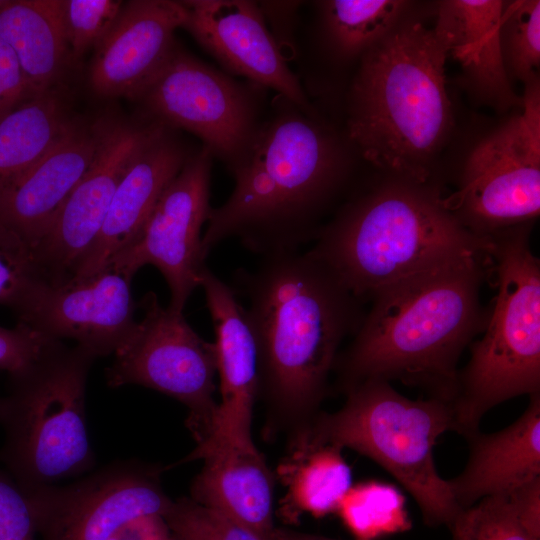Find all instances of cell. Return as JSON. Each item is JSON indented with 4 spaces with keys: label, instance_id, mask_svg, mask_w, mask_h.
Returning <instances> with one entry per match:
<instances>
[{
    "label": "cell",
    "instance_id": "1",
    "mask_svg": "<svg viewBox=\"0 0 540 540\" xmlns=\"http://www.w3.org/2000/svg\"><path fill=\"white\" fill-rule=\"evenodd\" d=\"M345 143L315 112L278 95L249 145L229 168L235 185L212 208L202 251L237 239L262 257L314 241L350 179Z\"/></svg>",
    "mask_w": 540,
    "mask_h": 540
},
{
    "label": "cell",
    "instance_id": "2",
    "mask_svg": "<svg viewBox=\"0 0 540 540\" xmlns=\"http://www.w3.org/2000/svg\"><path fill=\"white\" fill-rule=\"evenodd\" d=\"M488 271V254L464 255L377 291L338 355L340 389L369 379L399 381L452 404L460 357L486 327L481 288Z\"/></svg>",
    "mask_w": 540,
    "mask_h": 540
},
{
    "label": "cell",
    "instance_id": "3",
    "mask_svg": "<svg viewBox=\"0 0 540 540\" xmlns=\"http://www.w3.org/2000/svg\"><path fill=\"white\" fill-rule=\"evenodd\" d=\"M235 280L233 290L247 300L259 394L302 427L327 394L340 346L364 318L363 302L309 251L263 257Z\"/></svg>",
    "mask_w": 540,
    "mask_h": 540
},
{
    "label": "cell",
    "instance_id": "4",
    "mask_svg": "<svg viewBox=\"0 0 540 540\" xmlns=\"http://www.w3.org/2000/svg\"><path fill=\"white\" fill-rule=\"evenodd\" d=\"M448 50L434 28L404 18L360 59L346 137L388 177L428 184L453 124Z\"/></svg>",
    "mask_w": 540,
    "mask_h": 540
},
{
    "label": "cell",
    "instance_id": "5",
    "mask_svg": "<svg viewBox=\"0 0 540 540\" xmlns=\"http://www.w3.org/2000/svg\"><path fill=\"white\" fill-rule=\"evenodd\" d=\"M440 191L388 177L344 203L308 250L361 302L449 259L488 254L491 238L468 231Z\"/></svg>",
    "mask_w": 540,
    "mask_h": 540
},
{
    "label": "cell",
    "instance_id": "6",
    "mask_svg": "<svg viewBox=\"0 0 540 540\" xmlns=\"http://www.w3.org/2000/svg\"><path fill=\"white\" fill-rule=\"evenodd\" d=\"M95 359L80 345L53 340L30 364L8 374L0 396V463L24 492L92 469L85 394Z\"/></svg>",
    "mask_w": 540,
    "mask_h": 540
},
{
    "label": "cell",
    "instance_id": "7",
    "mask_svg": "<svg viewBox=\"0 0 540 540\" xmlns=\"http://www.w3.org/2000/svg\"><path fill=\"white\" fill-rule=\"evenodd\" d=\"M533 223L490 235L489 267L497 293L482 337L459 369L452 402L455 431L479 430L484 415L520 395L540 393V261L533 253Z\"/></svg>",
    "mask_w": 540,
    "mask_h": 540
},
{
    "label": "cell",
    "instance_id": "8",
    "mask_svg": "<svg viewBox=\"0 0 540 540\" xmlns=\"http://www.w3.org/2000/svg\"><path fill=\"white\" fill-rule=\"evenodd\" d=\"M344 392V405L315 415L303 426L306 432L316 441L372 459L409 492L427 525L448 527L461 509L438 473L434 447L443 433L455 431L451 402L410 399L381 379Z\"/></svg>",
    "mask_w": 540,
    "mask_h": 540
},
{
    "label": "cell",
    "instance_id": "9",
    "mask_svg": "<svg viewBox=\"0 0 540 540\" xmlns=\"http://www.w3.org/2000/svg\"><path fill=\"white\" fill-rule=\"evenodd\" d=\"M522 111L479 141L444 207L479 237L534 223L540 213V84L525 83Z\"/></svg>",
    "mask_w": 540,
    "mask_h": 540
},
{
    "label": "cell",
    "instance_id": "10",
    "mask_svg": "<svg viewBox=\"0 0 540 540\" xmlns=\"http://www.w3.org/2000/svg\"><path fill=\"white\" fill-rule=\"evenodd\" d=\"M140 307L143 319L115 352L106 369L107 384L140 385L178 400L188 409L187 427L197 445L202 444L218 408L215 345L202 339L183 313L163 307L154 292L143 296Z\"/></svg>",
    "mask_w": 540,
    "mask_h": 540
},
{
    "label": "cell",
    "instance_id": "11",
    "mask_svg": "<svg viewBox=\"0 0 540 540\" xmlns=\"http://www.w3.org/2000/svg\"><path fill=\"white\" fill-rule=\"evenodd\" d=\"M254 86L236 81L176 43L136 100L145 119L194 134L229 169L261 122Z\"/></svg>",
    "mask_w": 540,
    "mask_h": 540
},
{
    "label": "cell",
    "instance_id": "12",
    "mask_svg": "<svg viewBox=\"0 0 540 540\" xmlns=\"http://www.w3.org/2000/svg\"><path fill=\"white\" fill-rule=\"evenodd\" d=\"M160 470L135 461L104 466L67 485L25 492L39 540H108L127 523L166 514Z\"/></svg>",
    "mask_w": 540,
    "mask_h": 540
},
{
    "label": "cell",
    "instance_id": "13",
    "mask_svg": "<svg viewBox=\"0 0 540 540\" xmlns=\"http://www.w3.org/2000/svg\"><path fill=\"white\" fill-rule=\"evenodd\" d=\"M213 158L204 146L189 157L162 193L140 237L108 265L130 277L145 265L155 266L170 290L168 308L179 313L200 287L206 267L201 230L212 209Z\"/></svg>",
    "mask_w": 540,
    "mask_h": 540
},
{
    "label": "cell",
    "instance_id": "14",
    "mask_svg": "<svg viewBox=\"0 0 540 540\" xmlns=\"http://www.w3.org/2000/svg\"><path fill=\"white\" fill-rule=\"evenodd\" d=\"M163 127L145 118L132 121L111 117L94 161L33 249L47 283L61 284L73 278L101 230L129 163Z\"/></svg>",
    "mask_w": 540,
    "mask_h": 540
},
{
    "label": "cell",
    "instance_id": "15",
    "mask_svg": "<svg viewBox=\"0 0 540 540\" xmlns=\"http://www.w3.org/2000/svg\"><path fill=\"white\" fill-rule=\"evenodd\" d=\"M132 277L107 266L61 284H42L17 315L18 323L54 340L71 339L96 358L115 352L136 326Z\"/></svg>",
    "mask_w": 540,
    "mask_h": 540
},
{
    "label": "cell",
    "instance_id": "16",
    "mask_svg": "<svg viewBox=\"0 0 540 540\" xmlns=\"http://www.w3.org/2000/svg\"><path fill=\"white\" fill-rule=\"evenodd\" d=\"M183 29L224 69L315 112L272 37L257 1L184 0Z\"/></svg>",
    "mask_w": 540,
    "mask_h": 540
},
{
    "label": "cell",
    "instance_id": "17",
    "mask_svg": "<svg viewBox=\"0 0 540 540\" xmlns=\"http://www.w3.org/2000/svg\"><path fill=\"white\" fill-rule=\"evenodd\" d=\"M200 287L215 330L221 399L209 438L197 445L184 461L202 459L212 450L225 446L256 448L251 423L259 395L258 360L244 307L234 290L207 266L201 274Z\"/></svg>",
    "mask_w": 540,
    "mask_h": 540
},
{
    "label": "cell",
    "instance_id": "18",
    "mask_svg": "<svg viewBox=\"0 0 540 540\" xmlns=\"http://www.w3.org/2000/svg\"><path fill=\"white\" fill-rule=\"evenodd\" d=\"M110 120L74 117L46 154L0 194V223L34 249L94 161Z\"/></svg>",
    "mask_w": 540,
    "mask_h": 540
},
{
    "label": "cell",
    "instance_id": "19",
    "mask_svg": "<svg viewBox=\"0 0 540 540\" xmlns=\"http://www.w3.org/2000/svg\"><path fill=\"white\" fill-rule=\"evenodd\" d=\"M182 1L124 2L111 29L96 46L89 85L99 97L136 100L163 66L182 28Z\"/></svg>",
    "mask_w": 540,
    "mask_h": 540
},
{
    "label": "cell",
    "instance_id": "20",
    "mask_svg": "<svg viewBox=\"0 0 540 540\" xmlns=\"http://www.w3.org/2000/svg\"><path fill=\"white\" fill-rule=\"evenodd\" d=\"M193 153L167 127L142 146L122 176L101 230L72 279L97 274L137 241L162 193Z\"/></svg>",
    "mask_w": 540,
    "mask_h": 540
},
{
    "label": "cell",
    "instance_id": "21",
    "mask_svg": "<svg viewBox=\"0 0 540 540\" xmlns=\"http://www.w3.org/2000/svg\"><path fill=\"white\" fill-rule=\"evenodd\" d=\"M529 398L524 412L507 427L465 437L467 462L447 480L461 510L540 477V393Z\"/></svg>",
    "mask_w": 540,
    "mask_h": 540
},
{
    "label": "cell",
    "instance_id": "22",
    "mask_svg": "<svg viewBox=\"0 0 540 540\" xmlns=\"http://www.w3.org/2000/svg\"><path fill=\"white\" fill-rule=\"evenodd\" d=\"M504 1L446 0L439 4L435 32L457 60L475 97L498 110L522 105L504 69L498 30Z\"/></svg>",
    "mask_w": 540,
    "mask_h": 540
},
{
    "label": "cell",
    "instance_id": "23",
    "mask_svg": "<svg viewBox=\"0 0 540 540\" xmlns=\"http://www.w3.org/2000/svg\"><path fill=\"white\" fill-rule=\"evenodd\" d=\"M191 499L244 526L262 540H275L274 479L262 454L225 446L203 458Z\"/></svg>",
    "mask_w": 540,
    "mask_h": 540
},
{
    "label": "cell",
    "instance_id": "24",
    "mask_svg": "<svg viewBox=\"0 0 540 540\" xmlns=\"http://www.w3.org/2000/svg\"><path fill=\"white\" fill-rule=\"evenodd\" d=\"M0 35L15 53L33 95L60 88L72 60L62 0H3Z\"/></svg>",
    "mask_w": 540,
    "mask_h": 540
},
{
    "label": "cell",
    "instance_id": "25",
    "mask_svg": "<svg viewBox=\"0 0 540 540\" xmlns=\"http://www.w3.org/2000/svg\"><path fill=\"white\" fill-rule=\"evenodd\" d=\"M293 447L279 471L287 488L284 509L315 517L336 511L352 486L342 449L314 440L302 427Z\"/></svg>",
    "mask_w": 540,
    "mask_h": 540
},
{
    "label": "cell",
    "instance_id": "26",
    "mask_svg": "<svg viewBox=\"0 0 540 540\" xmlns=\"http://www.w3.org/2000/svg\"><path fill=\"white\" fill-rule=\"evenodd\" d=\"M73 119L60 88L0 115V194L46 154Z\"/></svg>",
    "mask_w": 540,
    "mask_h": 540
},
{
    "label": "cell",
    "instance_id": "27",
    "mask_svg": "<svg viewBox=\"0 0 540 540\" xmlns=\"http://www.w3.org/2000/svg\"><path fill=\"white\" fill-rule=\"evenodd\" d=\"M451 540H540V477L460 510Z\"/></svg>",
    "mask_w": 540,
    "mask_h": 540
},
{
    "label": "cell",
    "instance_id": "28",
    "mask_svg": "<svg viewBox=\"0 0 540 540\" xmlns=\"http://www.w3.org/2000/svg\"><path fill=\"white\" fill-rule=\"evenodd\" d=\"M324 41L334 58L361 57L406 16L409 2L329 0L318 3Z\"/></svg>",
    "mask_w": 540,
    "mask_h": 540
},
{
    "label": "cell",
    "instance_id": "29",
    "mask_svg": "<svg viewBox=\"0 0 540 540\" xmlns=\"http://www.w3.org/2000/svg\"><path fill=\"white\" fill-rule=\"evenodd\" d=\"M336 512L357 540H373L411 527L403 495L378 481L352 485Z\"/></svg>",
    "mask_w": 540,
    "mask_h": 540
},
{
    "label": "cell",
    "instance_id": "30",
    "mask_svg": "<svg viewBox=\"0 0 540 540\" xmlns=\"http://www.w3.org/2000/svg\"><path fill=\"white\" fill-rule=\"evenodd\" d=\"M498 38L507 77L525 83L540 65V1H504Z\"/></svg>",
    "mask_w": 540,
    "mask_h": 540
},
{
    "label": "cell",
    "instance_id": "31",
    "mask_svg": "<svg viewBox=\"0 0 540 540\" xmlns=\"http://www.w3.org/2000/svg\"><path fill=\"white\" fill-rule=\"evenodd\" d=\"M44 283L33 248L0 223V305L17 316Z\"/></svg>",
    "mask_w": 540,
    "mask_h": 540
},
{
    "label": "cell",
    "instance_id": "32",
    "mask_svg": "<svg viewBox=\"0 0 540 540\" xmlns=\"http://www.w3.org/2000/svg\"><path fill=\"white\" fill-rule=\"evenodd\" d=\"M121 0H62L64 30L72 60L105 37L116 21Z\"/></svg>",
    "mask_w": 540,
    "mask_h": 540
},
{
    "label": "cell",
    "instance_id": "33",
    "mask_svg": "<svg viewBox=\"0 0 540 540\" xmlns=\"http://www.w3.org/2000/svg\"><path fill=\"white\" fill-rule=\"evenodd\" d=\"M163 518L170 532L183 540H262L244 526L191 498L172 501Z\"/></svg>",
    "mask_w": 540,
    "mask_h": 540
},
{
    "label": "cell",
    "instance_id": "34",
    "mask_svg": "<svg viewBox=\"0 0 540 540\" xmlns=\"http://www.w3.org/2000/svg\"><path fill=\"white\" fill-rule=\"evenodd\" d=\"M0 540H39L28 495L1 465Z\"/></svg>",
    "mask_w": 540,
    "mask_h": 540
},
{
    "label": "cell",
    "instance_id": "35",
    "mask_svg": "<svg viewBox=\"0 0 540 540\" xmlns=\"http://www.w3.org/2000/svg\"><path fill=\"white\" fill-rule=\"evenodd\" d=\"M53 340L21 323L12 329L0 327V370L10 374L24 368Z\"/></svg>",
    "mask_w": 540,
    "mask_h": 540
},
{
    "label": "cell",
    "instance_id": "36",
    "mask_svg": "<svg viewBox=\"0 0 540 540\" xmlns=\"http://www.w3.org/2000/svg\"><path fill=\"white\" fill-rule=\"evenodd\" d=\"M33 96L15 53L0 35V115Z\"/></svg>",
    "mask_w": 540,
    "mask_h": 540
},
{
    "label": "cell",
    "instance_id": "37",
    "mask_svg": "<svg viewBox=\"0 0 540 540\" xmlns=\"http://www.w3.org/2000/svg\"><path fill=\"white\" fill-rule=\"evenodd\" d=\"M258 6L267 27L277 43L282 55L288 51V59L293 56V27L296 20L299 1H259ZM286 59V57H285Z\"/></svg>",
    "mask_w": 540,
    "mask_h": 540
},
{
    "label": "cell",
    "instance_id": "38",
    "mask_svg": "<svg viewBox=\"0 0 540 540\" xmlns=\"http://www.w3.org/2000/svg\"><path fill=\"white\" fill-rule=\"evenodd\" d=\"M171 532L162 516H148L131 521L108 540H170Z\"/></svg>",
    "mask_w": 540,
    "mask_h": 540
},
{
    "label": "cell",
    "instance_id": "39",
    "mask_svg": "<svg viewBox=\"0 0 540 540\" xmlns=\"http://www.w3.org/2000/svg\"><path fill=\"white\" fill-rule=\"evenodd\" d=\"M275 540H337L319 535L305 534L299 532L278 529L276 531Z\"/></svg>",
    "mask_w": 540,
    "mask_h": 540
},
{
    "label": "cell",
    "instance_id": "40",
    "mask_svg": "<svg viewBox=\"0 0 540 540\" xmlns=\"http://www.w3.org/2000/svg\"><path fill=\"white\" fill-rule=\"evenodd\" d=\"M170 540H183V539H181V538H179V537H177V536H175V535H173L171 533V539Z\"/></svg>",
    "mask_w": 540,
    "mask_h": 540
},
{
    "label": "cell",
    "instance_id": "41",
    "mask_svg": "<svg viewBox=\"0 0 540 540\" xmlns=\"http://www.w3.org/2000/svg\"><path fill=\"white\" fill-rule=\"evenodd\" d=\"M3 0H0V5L2 4Z\"/></svg>",
    "mask_w": 540,
    "mask_h": 540
}]
</instances>
